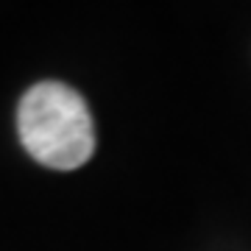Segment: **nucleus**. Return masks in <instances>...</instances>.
<instances>
[{
    "mask_svg": "<svg viewBox=\"0 0 251 251\" xmlns=\"http://www.w3.org/2000/svg\"><path fill=\"white\" fill-rule=\"evenodd\" d=\"M17 131L23 148L53 171H75L95 153L90 106L62 81H39L23 95Z\"/></svg>",
    "mask_w": 251,
    "mask_h": 251,
    "instance_id": "nucleus-1",
    "label": "nucleus"
}]
</instances>
